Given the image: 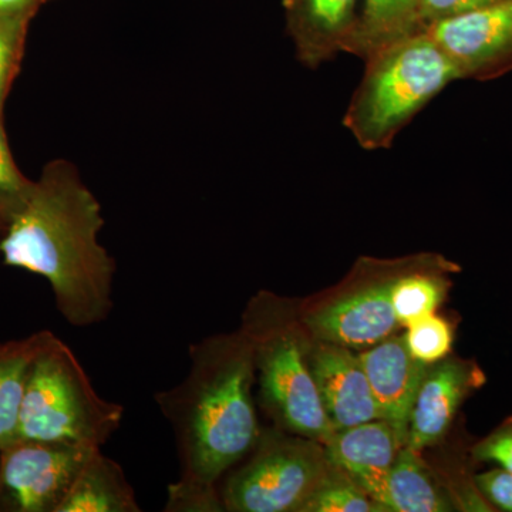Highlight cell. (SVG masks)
I'll list each match as a JSON object with an SVG mask.
<instances>
[{
	"label": "cell",
	"mask_w": 512,
	"mask_h": 512,
	"mask_svg": "<svg viewBox=\"0 0 512 512\" xmlns=\"http://www.w3.org/2000/svg\"><path fill=\"white\" fill-rule=\"evenodd\" d=\"M404 339L414 359L431 365L450 355L454 328L448 320L433 313L410 325Z\"/></svg>",
	"instance_id": "obj_23"
},
{
	"label": "cell",
	"mask_w": 512,
	"mask_h": 512,
	"mask_svg": "<svg viewBox=\"0 0 512 512\" xmlns=\"http://www.w3.org/2000/svg\"><path fill=\"white\" fill-rule=\"evenodd\" d=\"M480 494L493 510L512 512V473L493 468L474 477Z\"/></svg>",
	"instance_id": "obj_25"
},
{
	"label": "cell",
	"mask_w": 512,
	"mask_h": 512,
	"mask_svg": "<svg viewBox=\"0 0 512 512\" xmlns=\"http://www.w3.org/2000/svg\"><path fill=\"white\" fill-rule=\"evenodd\" d=\"M485 382L487 377L474 360L448 355L431 363L414 402L407 446L421 453L439 444L460 407Z\"/></svg>",
	"instance_id": "obj_10"
},
{
	"label": "cell",
	"mask_w": 512,
	"mask_h": 512,
	"mask_svg": "<svg viewBox=\"0 0 512 512\" xmlns=\"http://www.w3.org/2000/svg\"><path fill=\"white\" fill-rule=\"evenodd\" d=\"M251 345L259 402L275 427L325 446L330 426L311 366L312 336L299 316L298 301L259 291L252 296L239 328Z\"/></svg>",
	"instance_id": "obj_3"
},
{
	"label": "cell",
	"mask_w": 512,
	"mask_h": 512,
	"mask_svg": "<svg viewBox=\"0 0 512 512\" xmlns=\"http://www.w3.org/2000/svg\"><path fill=\"white\" fill-rule=\"evenodd\" d=\"M421 32L419 0H365L345 52L365 60L377 50Z\"/></svg>",
	"instance_id": "obj_18"
},
{
	"label": "cell",
	"mask_w": 512,
	"mask_h": 512,
	"mask_svg": "<svg viewBox=\"0 0 512 512\" xmlns=\"http://www.w3.org/2000/svg\"><path fill=\"white\" fill-rule=\"evenodd\" d=\"M188 356L183 382L156 394L180 463L164 511L220 512L218 481L249 456L261 436L252 396L254 356L239 329L194 343Z\"/></svg>",
	"instance_id": "obj_1"
},
{
	"label": "cell",
	"mask_w": 512,
	"mask_h": 512,
	"mask_svg": "<svg viewBox=\"0 0 512 512\" xmlns=\"http://www.w3.org/2000/svg\"><path fill=\"white\" fill-rule=\"evenodd\" d=\"M124 407L94 389L73 350L56 338L33 363L18 439L101 448L119 430Z\"/></svg>",
	"instance_id": "obj_5"
},
{
	"label": "cell",
	"mask_w": 512,
	"mask_h": 512,
	"mask_svg": "<svg viewBox=\"0 0 512 512\" xmlns=\"http://www.w3.org/2000/svg\"><path fill=\"white\" fill-rule=\"evenodd\" d=\"M457 272H460V265L436 254L429 264L403 276L394 286L392 295L397 323L409 328L417 320L433 315L450 291V276Z\"/></svg>",
	"instance_id": "obj_19"
},
{
	"label": "cell",
	"mask_w": 512,
	"mask_h": 512,
	"mask_svg": "<svg viewBox=\"0 0 512 512\" xmlns=\"http://www.w3.org/2000/svg\"><path fill=\"white\" fill-rule=\"evenodd\" d=\"M503 0H419L421 28L426 30L440 20L464 15Z\"/></svg>",
	"instance_id": "obj_26"
},
{
	"label": "cell",
	"mask_w": 512,
	"mask_h": 512,
	"mask_svg": "<svg viewBox=\"0 0 512 512\" xmlns=\"http://www.w3.org/2000/svg\"><path fill=\"white\" fill-rule=\"evenodd\" d=\"M332 463L319 441L272 427L222 484L224 511L301 512Z\"/></svg>",
	"instance_id": "obj_7"
},
{
	"label": "cell",
	"mask_w": 512,
	"mask_h": 512,
	"mask_svg": "<svg viewBox=\"0 0 512 512\" xmlns=\"http://www.w3.org/2000/svg\"><path fill=\"white\" fill-rule=\"evenodd\" d=\"M35 181L29 180L16 165L10 150L5 124L0 117V228H8L13 218L25 207Z\"/></svg>",
	"instance_id": "obj_22"
},
{
	"label": "cell",
	"mask_w": 512,
	"mask_h": 512,
	"mask_svg": "<svg viewBox=\"0 0 512 512\" xmlns=\"http://www.w3.org/2000/svg\"><path fill=\"white\" fill-rule=\"evenodd\" d=\"M103 211L76 165L43 167L25 207L0 241L3 264L45 278L57 311L73 328L100 325L113 312L116 261L100 244Z\"/></svg>",
	"instance_id": "obj_2"
},
{
	"label": "cell",
	"mask_w": 512,
	"mask_h": 512,
	"mask_svg": "<svg viewBox=\"0 0 512 512\" xmlns=\"http://www.w3.org/2000/svg\"><path fill=\"white\" fill-rule=\"evenodd\" d=\"M53 0H0V15L35 18L40 8Z\"/></svg>",
	"instance_id": "obj_27"
},
{
	"label": "cell",
	"mask_w": 512,
	"mask_h": 512,
	"mask_svg": "<svg viewBox=\"0 0 512 512\" xmlns=\"http://www.w3.org/2000/svg\"><path fill=\"white\" fill-rule=\"evenodd\" d=\"M365 62L343 124L369 151L392 147L397 134L441 90L460 80L443 50L424 32L377 50Z\"/></svg>",
	"instance_id": "obj_4"
},
{
	"label": "cell",
	"mask_w": 512,
	"mask_h": 512,
	"mask_svg": "<svg viewBox=\"0 0 512 512\" xmlns=\"http://www.w3.org/2000/svg\"><path fill=\"white\" fill-rule=\"evenodd\" d=\"M3 235H5V229L0 228V241H2Z\"/></svg>",
	"instance_id": "obj_28"
},
{
	"label": "cell",
	"mask_w": 512,
	"mask_h": 512,
	"mask_svg": "<svg viewBox=\"0 0 512 512\" xmlns=\"http://www.w3.org/2000/svg\"><path fill=\"white\" fill-rule=\"evenodd\" d=\"M434 256L431 252L392 259L360 256L339 284L298 301L303 325L313 339L356 352L372 348L399 329L392 305L394 286Z\"/></svg>",
	"instance_id": "obj_6"
},
{
	"label": "cell",
	"mask_w": 512,
	"mask_h": 512,
	"mask_svg": "<svg viewBox=\"0 0 512 512\" xmlns=\"http://www.w3.org/2000/svg\"><path fill=\"white\" fill-rule=\"evenodd\" d=\"M97 448L16 439L0 451V512H59Z\"/></svg>",
	"instance_id": "obj_8"
},
{
	"label": "cell",
	"mask_w": 512,
	"mask_h": 512,
	"mask_svg": "<svg viewBox=\"0 0 512 512\" xmlns=\"http://www.w3.org/2000/svg\"><path fill=\"white\" fill-rule=\"evenodd\" d=\"M474 463H495L512 473V416L470 448Z\"/></svg>",
	"instance_id": "obj_24"
},
{
	"label": "cell",
	"mask_w": 512,
	"mask_h": 512,
	"mask_svg": "<svg viewBox=\"0 0 512 512\" xmlns=\"http://www.w3.org/2000/svg\"><path fill=\"white\" fill-rule=\"evenodd\" d=\"M29 16L0 15V117L5 114L13 83L20 73L30 22Z\"/></svg>",
	"instance_id": "obj_21"
},
{
	"label": "cell",
	"mask_w": 512,
	"mask_h": 512,
	"mask_svg": "<svg viewBox=\"0 0 512 512\" xmlns=\"http://www.w3.org/2000/svg\"><path fill=\"white\" fill-rule=\"evenodd\" d=\"M308 357L320 402L333 430L382 419L356 350L312 338Z\"/></svg>",
	"instance_id": "obj_11"
},
{
	"label": "cell",
	"mask_w": 512,
	"mask_h": 512,
	"mask_svg": "<svg viewBox=\"0 0 512 512\" xmlns=\"http://www.w3.org/2000/svg\"><path fill=\"white\" fill-rule=\"evenodd\" d=\"M357 0H284L296 57L316 69L345 52L357 22Z\"/></svg>",
	"instance_id": "obj_14"
},
{
	"label": "cell",
	"mask_w": 512,
	"mask_h": 512,
	"mask_svg": "<svg viewBox=\"0 0 512 512\" xmlns=\"http://www.w3.org/2000/svg\"><path fill=\"white\" fill-rule=\"evenodd\" d=\"M461 79L480 82L512 72V0L440 20L424 30Z\"/></svg>",
	"instance_id": "obj_9"
},
{
	"label": "cell",
	"mask_w": 512,
	"mask_h": 512,
	"mask_svg": "<svg viewBox=\"0 0 512 512\" xmlns=\"http://www.w3.org/2000/svg\"><path fill=\"white\" fill-rule=\"evenodd\" d=\"M301 512H387L348 471L332 467Z\"/></svg>",
	"instance_id": "obj_20"
},
{
	"label": "cell",
	"mask_w": 512,
	"mask_h": 512,
	"mask_svg": "<svg viewBox=\"0 0 512 512\" xmlns=\"http://www.w3.org/2000/svg\"><path fill=\"white\" fill-rule=\"evenodd\" d=\"M404 446L392 424L376 419L335 431L325 450L330 463L348 473H359L387 470Z\"/></svg>",
	"instance_id": "obj_16"
},
{
	"label": "cell",
	"mask_w": 512,
	"mask_h": 512,
	"mask_svg": "<svg viewBox=\"0 0 512 512\" xmlns=\"http://www.w3.org/2000/svg\"><path fill=\"white\" fill-rule=\"evenodd\" d=\"M357 355L365 367L380 416L392 424L407 446L414 402L429 365L414 359L404 335L397 333Z\"/></svg>",
	"instance_id": "obj_12"
},
{
	"label": "cell",
	"mask_w": 512,
	"mask_h": 512,
	"mask_svg": "<svg viewBox=\"0 0 512 512\" xmlns=\"http://www.w3.org/2000/svg\"><path fill=\"white\" fill-rule=\"evenodd\" d=\"M387 512L457 511L450 488L424 463L419 451L404 446L383 471L349 473Z\"/></svg>",
	"instance_id": "obj_13"
},
{
	"label": "cell",
	"mask_w": 512,
	"mask_h": 512,
	"mask_svg": "<svg viewBox=\"0 0 512 512\" xmlns=\"http://www.w3.org/2000/svg\"><path fill=\"white\" fill-rule=\"evenodd\" d=\"M136 491L123 468L93 450L84 461L59 512H140Z\"/></svg>",
	"instance_id": "obj_15"
},
{
	"label": "cell",
	"mask_w": 512,
	"mask_h": 512,
	"mask_svg": "<svg viewBox=\"0 0 512 512\" xmlns=\"http://www.w3.org/2000/svg\"><path fill=\"white\" fill-rule=\"evenodd\" d=\"M50 330L0 343V451L18 439L23 394L33 363L55 340Z\"/></svg>",
	"instance_id": "obj_17"
}]
</instances>
